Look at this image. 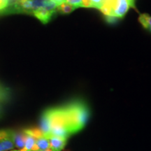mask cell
<instances>
[{
  "instance_id": "cell-6",
  "label": "cell",
  "mask_w": 151,
  "mask_h": 151,
  "mask_svg": "<svg viewBox=\"0 0 151 151\" xmlns=\"http://www.w3.org/2000/svg\"><path fill=\"white\" fill-rule=\"evenodd\" d=\"M118 2V0H104L99 10L105 16H113V11L116 9Z\"/></svg>"
},
{
  "instance_id": "cell-10",
  "label": "cell",
  "mask_w": 151,
  "mask_h": 151,
  "mask_svg": "<svg viewBox=\"0 0 151 151\" xmlns=\"http://www.w3.org/2000/svg\"><path fill=\"white\" fill-rule=\"evenodd\" d=\"M76 9V7H75L74 6H72L67 3H64L57 7L56 9L57 11L61 14H69Z\"/></svg>"
},
{
  "instance_id": "cell-14",
  "label": "cell",
  "mask_w": 151,
  "mask_h": 151,
  "mask_svg": "<svg viewBox=\"0 0 151 151\" xmlns=\"http://www.w3.org/2000/svg\"><path fill=\"white\" fill-rule=\"evenodd\" d=\"M81 1H82V0H65L66 3L69 4L72 6H74L76 8L81 7Z\"/></svg>"
},
{
  "instance_id": "cell-9",
  "label": "cell",
  "mask_w": 151,
  "mask_h": 151,
  "mask_svg": "<svg viewBox=\"0 0 151 151\" xmlns=\"http://www.w3.org/2000/svg\"><path fill=\"white\" fill-rule=\"evenodd\" d=\"M13 138H14L15 147H17L20 150L23 148L26 139V134L24 133L23 130L21 132L14 131V132H13Z\"/></svg>"
},
{
  "instance_id": "cell-1",
  "label": "cell",
  "mask_w": 151,
  "mask_h": 151,
  "mask_svg": "<svg viewBox=\"0 0 151 151\" xmlns=\"http://www.w3.org/2000/svg\"><path fill=\"white\" fill-rule=\"evenodd\" d=\"M70 135L83 129L90 117L88 105L81 100H75L63 106Z\"/></svg>"
},
{
  "instance_id": "cell-4",
  "label": "cell",
  "mask_w": 151,
  "mask_h": 151,
  "mask_svg": "<svg viewBox=\"0 0 151 151\" xmlns=\"http://www.w3.org/2000/svg\"><path fill=\"white\" fill-rule=\"evenodd\" d=\"M13 132L14 130L11 129L0 130V151H8L15 148Z\"/></svg>"
},
{
  "instance_id": "cell-18",
  "label": "cell",
  "mask_w": 151,
  "mask_h": 151,
  "mask_svg": "<svg viewBox=\"0 0 151 151\" xmlns=\"http://www.w3.org/2000/svg\"><path fill=\"white\" fill-rule=\"evenodd\" d=\"M9 0H0V10H3L9 6Z\"/></svg>"
},
{
  "instance_id": "cell-23",
  "label": "cell",
  "mask_w": 151,
  "mask_h": 151,
  "mask_svg": "<svg viewBox=\"0 0 151 151\" xmlns=\"http://www.w3.org/2000/svg\"><path fill=\"white\" fill-rule=\"evenodd\" d=\"M10 151H20V150H10Z\"/></svg>"
},
{
  "instance_id": "cell-22",
  "label": "cell",
  "mask_w": 151,
  "mask_h": 151,
  "mask_svg": "<svg viewBox=\"0 0 151 151\" xmlns=\"http://www.w3.org/2000/svg\"><path fill=\"white\" fill-rule=\"evenodd\" d=\"M43 151H52V150H50V148H48V149H47V150H43Z\"/></svg>"
},
{
  "instance_id": "cell-7",
  "label": "cell",
  "mask_w": 151,
  "mask_h": 151,
  "mask_svg": "<svg viewBox=\"0 0 151 151\" xmlns=\"http://www.w3.org/2000/svg\"><path fill=\"white\" fill-rule=\"evenodd\" d=\"M129 9V5L127 0H118L116 9L113 11V16L118 18H122L125 16Z\"/></svg>"
},
{
  "instance_id": "cell-16",
  "label": "cell",
  "mask_w": 151,
  "mask_h": 151,
  "mask_svg": "<svg viewBox=\"0 0 151 151\" xmlns=\"http://www.w3.org/2000/svg\"><path fill=\"white\" fill-rule=\"evenodd\" d=\"M92 5H93L94 9H99L101 8V5H102L104 0H91Z\"/></svg>"
},
{
  "instance_id": "cell-12",
  "label": "cell",
  "mask_w": 151,
  "mask_h": 151,
  "mask_svg": "<svg viewBox=\"0 0 151 151\" xmlns=\"http://www.w3.org/2000/svg\"><path fill=\"white\" fill-rule=\"evenodd\" d=\"M139 21L145 29H149L151 27V16L147 14H141Z\"/></svg>"
},
{
  "instance_id": "cell-17",
  "label": "cell",
  "mask_w": 151,
  "mask_h": 151,
  "mask_svg": "<svg viewBox=\"0 0 151 151\" xmlns=\"http://www.w3.org/2000/svg\"><path fill=\"white\" fill-rule=\"evenodd\" d=\"M105 19L107 21V22H109V23L110 24H113V23H116V22L118 20L119 18L114 16H105Z\"/></svg>"
},
{
  "instance_id": "cell-5",
  "label": "cell",
  "mask_w": 151,
  "mask_h": 151,
  "mask_svg": "<svg viewBox=\"0 0 151 151\" xmlns=\"http://www.w3.org/2000/svg\"><path fill=\"white\" fill-rule=\"evenodd\" d=\"M50 148L52 151H62L67 144V139L58 137H50L48 138Z\"/></svg>"
},
{
  "instance_id": "cell-3",
  "label": "cell",
  "mask_w": 151,
  "mask_h": 151,
  "mask_svg": "<svg viewBox=\"0 0 151 151\" xmlns=\"http://www.w3.org/2000/svg\"><path fill=\"white\" fill-rule=\"evenodd\" d=\"M57 6L51 0H48L46 5L42 8L34 11L33 16L39 19L43 24H46L50 21L52 16L57 12Z\"/></svg>"
},
{
  "instance_id": "cell-15",
  "label": "cell",
  "mask_w": 151,
  "mask_h": 151,
  "mask_svg": "<svg viewBox=\"0 0 151 151\" xmlns=\"http://www.w3.org/2000/svg\"><path fill=\"white\" fill-rule=\"evenodd\" d=\"M81 7H85V8H93V5H92L91 0H82Z\"/></svg>"
},
{
  "instance_id": "cell-20",
  "label": "cell",
  "mask_w": 151,
  "mask_h": 151,
  "mask_svg": "<svg viewBox=\"0 0 151 151\" xmlns=\"http://www.w3.org/2000/svg\"><path fill=\"white\" fill-rule=\"evenodd\" d=\"M128 4H129V6L133 9H136L135 6V0H127Z\"/></svg>"
},
{
  "instance_id": "cell-8",
  "label": "cell",
  "mask_w": 151,
  "mask_h": 151,
  "mask_svg": "<svg viewBox=\"0 0 151 151\" xmlns=\"http://www.w3.org/2000/svg\"><path fill=\"white\" fill-rule=\"evenodd\" d=\"M50 148L49 140L47 138L43 137L36 139L32 151H43Z\"/></svg>"
},
{
  "instance_id": "cell-24",
  "label": "cell",
  "mask_w": 151,
  "mask_h": 151,
  "mask_svg": "<svg viewBox=\"0 0 151 151\" xmlns=\"http://www.w3.org/2000/svg\"><path fill=\"white\" fill-rule=\"evenodd\" d=\"M150 29V32H151V27H150V29Z\"/></svg>"
},
{
  "instance_id": "cell-11",
  "label": "cell",
  "mask_w": 151,
  "mask_h": 151,
  "mask_svg": "<svg viewBox=\"0 0 151 151\" xmlns=\"http://www.w3.org/2000/svg\"><path fill=\"white\" fill-rule=\"evenodd\" d=\"M36 139L35 137H33L32 136L27 134H26V139H25V143L23 148L19 150L20 151H32V148L34 146V144L35 143Z\"/></svg>"
},
{
  "instance_id": "cell-13",
  "label": "cell",
  "mask_w": 151,
  "mask_h": 151,
  "mask_svg": "<svg viewBox=\"0 0 151 151\" xmlns=\"http://www.w3.org/2000/svg\"><path fill=\"white\" fill-rule=\"evenodd\" d=\"M9 92L7 89L5 88L0 86V101H6V100L9 99Z\"/></svg>"
},
{
  "instance_id": "cell-19",
  "label": "cell",
  "mask_w": 151,
  "mask_h": 151,
  "mask_svg": "<svg viewBox=\"0 0 151 151\" xmlns=\"http://www.w3.org/2000/svg\"><path fill=\"white\" fill-rule=\"evenodd\" d=\"M51 1L57 6V7L59 6L62 4L66 3L65 0H51Z\"/></svg>"
},
{
  "instance_id": "cell-2",
  "label": "cell",
  "mask_w": 151,
  "mask_h": 151,
  "mask_svg": "<svg viewBox=\"0 0 151 151\" xmlns=\"http://www.w3.org/2000/svg\"><path fill=\"white\" fill-rule=\"evenodd\" d=\"M37 7V0H15L11 12L32 15Z\"/></svg>"
},
{
  "instance_id": "cell-21",
  "label": "cell",
  "mask_w": 151,
  "mask_h": 151,
  "mask_svg": "<svg viewBox=\"0 0 151 151\" xmlns=\"http://www.w3.org/2000/svg\"><path fill=\"white\" fill-rule=\"evenodd\" d=\"M1 102H2V101H0V116H1V111H2V109H1Z\"/></svg>"
}]
</instances>
